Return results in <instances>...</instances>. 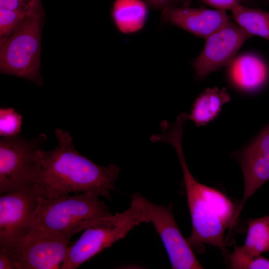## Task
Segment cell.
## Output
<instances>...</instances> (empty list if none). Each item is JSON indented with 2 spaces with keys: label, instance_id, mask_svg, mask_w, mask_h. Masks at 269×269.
<instances>
[{
  "label": "cell",
  "instance_id": "obj_9",
  "mask_svg": "<svg viewBox=\"0 0 269 269\" xmlns=\"http://www.w3.org/2000/svg\"><path fill=\"white\" fill-rule=\"evenodd\" d=\"M252 36L232 21L206 39L205 46L193 63L196 75L204 79L221 68L229 66L239 49Z\"/></svg>",
  "mask_w": 269,
  "mask_h": 269
},
{
  "label": "cell",
  "instance_id": "obj_10",
  "mask_svg": "<svg viewBox=\"0 0 269 269\" xmlns=\"http://www.w3.org/2000/svg\"><path fill=\"white\" fill-rule=\"evenodd\" d=\"M39 197L35 186L0 194V245L29 231Z\"/></svg>",
  "mask_w": 269,
  "mask_h": 269
},
{
  "label": "cell",
  "instance_id": "obj_21",
  "mask_svg": "<svg viewBox=\"0 0 269 269\" xmlns=\"http://www.w3.org/2000/svg\"><path fill=\"white\" fill-rule=\"evenodd\" d=\"M0 8L18 10L27 14L44 12L41 0H0Z\"/></svg>",
  "mask_w": 269,
  "mask_h": 269
},
{
  "label": "cell",
  "instance_id": "obj_3",
  "mask_svg": "<svg viewBox=\"0 0 269 269\" xmlns=\"http://www.w3.org/2000/svg\"><path fill=\"white\" fill-rule=\"evenodd\" d=\"M112 214L99 196L90 192L52 198L39 197L31 229L71 239Z\"/></svg>",
  "mask_w": 269,
  "mask_h": 269
},
{
  "label": "cell",
  "instance_id": "obj_20",
  "mask_svg": "<svg viewBox=\"0 0 269 269\" xmlns=\"http://www.w3.org/2000/svg\"><path fill=\"white\" fill-rule=\"evenodd\" d=\"M29 14L0 8V43L5 40Z\"/></svg>",
  "mask_w": 269,
  "mask_h": 269
},
{
  "label": "cell",
  "instance_id": "obj_16",
  "mask_svg": "<svg viewBox=\"0 0 269 269\" xmlns=\"http://www.w3.org/2000/svg\"><path fill=\"white\" fill-rule=\"evenodd\" d=\"M231 11L237 24L252 36L258 35L269 40V12L241 4Z\"/></svg>",
  "mask_w": 269,
  "mask_h": 269
},
{
  "label": "cell",
  "instance_id": "obj_14",
  "mask_svg": "<svg viewBox=\"0 0 269 269\" xmlns=\"http://www.w3.org/2000/svg\"><path fill=\"white\" fill-rule=\"evenodd\" d=\"M147 7L143 0H115L112 11L113 21L122 33L137 32L145 24Z\"/></svg>",
  "mask_w": 269,
  "mask_h": 269
},
{
  "label": "cell",
  "instance_id": "obj_23",
  "mask_svg": "<svg viewBox=\"0 0 269 269\" xmlns=\"http://www.w3.org/2000/svg\"><path fill=\"white\" fill-rule=\"evenodd\" d=\"M205 4L217 9L232 10L241 2H247L248 0H199Z\"/></svg>",
  "mask_w": 269,
  "mask_h": 269
},
{
  "label": "cell",
  "instance_id": "obj_5",
  "mask_svg": "<svg viewBox=\"0 0 269 269\" xmlns=\"http://www.w3.org/2000/svg\"><path fill=\"white\" fill-rule=\"evenodd\" d=\"M44 12L28 14L0 43V72L43 85L40 73L42 28Z\"/></svg>",
  "mask_w": 269,
  "mask_h": 269
},
{
  "label": "cell",
  "instance_id": "obj_6",
  "mask_svg": "<svg viewBox=\"0 0 269 269\" xmlns=\"http://www.w3.org/2000/svg\"><path fill=\"white\" fill-rule=\"evenodd\" d=\"M46 139L45 134L32 138L19 134L0 138V194L35 186L38 175L36 153Z\"/></svg>",
  "mask_w": 269,
  "mask_h": 269
},
{
  "label": "cell",
  "instance_id": "obj_7",
  "mask_svg": "<svg viewBox=\"0 0 269 269\" xmlns=\"http://www.w3.org/2000/svg\"><path fill=\"white\" fill-rule=\"evenodd\" d=\"M70 239L31 228L12 242L0 245L13 261L16 269H56L61 268L71 245Z\"/></svg>",
  "mask_w": 269,
  "mask_h": 269
},
{
  "label": "cell",
  "instance_id": "obj_13",
  "mask_svg": "<svg viewBox=\"0 0 269 269\" xmlns=\"http://www.w3.org/2000/svg\"><path fill=\"white\" fill-rule=\"evenodd\" d=\"M229 76L239 89L252 92L267 83L269 70L265 62L257 55L246 53L235 57L229 65Z\"/></svg>",
  "mask_w": 269,
  "mask_h": 269
},
{
  "label": "cell",
  "instance_id": "obj_8",
  "mask_svg": "<svg viewBox=\"0 0 269 269\" xmlns=\"http://www.w3.org/2000/svg\"><path fill=\"white\" fill-rule=\"evenodd\" d=\"M148 223L159 235L168 254L171 268L203 269L191 246L181 233L174 218L171 207L157 205L139 194Z\"/></svg>",
  "mask_w": 269,
  "mask_h": 269
},
{
  "label": "cell",
  "instance_id": "obj_11",
  "mask_svg": "<svg viewBox=\"0 0 269 269\" xmlns=\"http://www.w3.org/2000/svg\"><path fill=\"white\" fill-rule=\"evenodd\" d=\"M233 155L240 162L244 179L243 198L233 219L234 227L247 200L269 180V124L242 150Z\"/></svg>",
  "mask_w": 269,
  "mask_h": 269
},
{
  "label": "cell",
  "instance_id": "obj_1",
  "mask_svg": "<svg viewBox=\"0 0 269 269\" xmlns=\"http://www.w3.org/2000/svg\"><path fill=\"white\" fill-rule=\"evenodd\" d=\"M56 148L36 153L38 175L35 186L44 198H52L71 193L90 192L108 199L114 189L121 169L111 164L102 166L80 153L70 133L57 128Z\"/></svg>",
  "mask_w": 269,
  "mask_h": 269
},
{
  "label": "cell",
  "instance_id": "obj_24",
  "mask_svg": "<svg viewBox=\"0 0 269 269\" xmlns=\"http://www.w3.org/2000/svg\"><path fill=\"white\" fill-rule=\"evenodd\" d=\"M0 269H16L13 260L1 250H0Z\"/></svg>",
  "mask_w": 269,
  "mask_h": 269
},
{
  "label": "cell",
  "instance_id": "obj_22",
  "mask_svg": "<svg viewBox=\"0 0 269 269\" xmlns=\"http://www.w3.org/2000/svg\"><path fill=\"white\" fill-rule=\"evenodd\" d=\"M148 7L152 9L164 10L179 7L189 6L192 0H143Z\"/></svg>",
  "mask_w": 269,
  "mask_h": 269
},
{
  "label": "cell",
  "instance_id": "obj_4",
  "mask_svg": "<svg viewBox=\"0 0 269 269\" xmlns=\"http://www.w3.org/2000/svg\"><path fill=\"white\" fill-rule=\"evenodd\" d=\"M130 207L97 222L85 229L71 245L60 269H75L115 242L124 238L135 227L148 220L139 199L132 197Z\"/></svg>",
  "mask_w": 269,
  "mask_h": 269
},
{
  "label": "cell",
  "instance_id": "obj_12",
  "mask_svg": "<svg viewBox=\"0 0 269 269\" xmlns=\"http://www.w3.org/2000/svg\"><path fill=\"white\" fill-rule=\"evenodd\" d=\"M161 18L164 22L205 39L230 21L225 10L189 6L164 10L162 11Z\"/></svg>",
  "mask_w": 269,
  "mask_h": 269
},
{
  "label": "cell",
  "instance_id": "obj_17",
  "mask_svg": "<svg viewBox=\"0 0 269 269\" xmlns=\"http://www.w3.org/2000/svg\"><path fill=\"white\" fill-rule=\"evenodd\" d=\"M248 225L245 242L240 249L251 257L269 252V215L251 219Z\"/></svg>",
  "mask_w": 269,
  "mask_h": 269
},
{
  "label": "cell",
  "instance_id": "obj_2",
  "mask_svg": "<svg viewBox=\"0 0 269 269\" xmlns=\"http://www.w3.org/2000/svg\"><path fill=\"white\" fill-rule=\"evenodd\" d=\"M183 127L176 122L163 130L158 139L174 147L182 169L192 226L187 240L192 248L207 244L226 252L224 234L228 228L231 229L237 207L223 193L199 183L192 176L182 149Z\"/></svg>",
  "mask_w": 269,
  "mask_h": 269
},
{
  "label": "cell",
  "instance_id": "obj_15",
  "mask_svg": "<svg viewBox=\"0 0 269 269\" xmlns=\"http://www.w3.org/2000/svg\"><path fill=\"white\" fill-rule=\"evenodd\" d=\"M230 99L226 88H207L196 99L188 120L197 126L206 125L218 115L222 106Z\"/></svg>",
  "mask_w": 269,
  "mask_h": 269
},
{
  "label": "cell",
  "instance_id": "obj_19",
  "mask_svg": "<svg viewBox=\"0 0 269 269\" xmlns=\"http://www.w3.org/2000/svg\"><path fill=\"white\" fill-rule=\"evenodd\" d=\"M22 124V116L14 109H0V135L1 137L18 135L21 131Z\"/></svg>",
  "mask_w": 269,
  "mask_h": 269
},
{
  "label": "cell",
  "instance_id": "obj_18",
  "mask_svg": "<svg viewBox=\"0 0 269 269\" xmlns=\"http://www.w3.org/2000/svg\"><path fill=\"white\" fill-rule=\"evenodd\" d=\"M230 268L233 269H269V260L261 256L251 257L235 246L229 256Z\"/></svg>",
  "mask_w": 269,
  "mask_h": 269
}]
</instances>
